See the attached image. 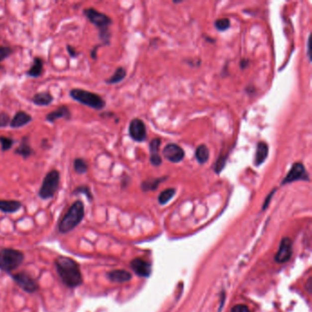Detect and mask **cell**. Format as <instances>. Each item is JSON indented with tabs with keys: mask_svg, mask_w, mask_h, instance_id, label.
I'll list each match as a JSON object with an SVG mask.
<instances>
[{
	"mask_svg": "<svg viewBox=\"0 0 312 312\" xmlns=\"http://www.w3.org/2000/svg\"><path fill=\"white\" fill-rule=\"evenodd\" d=\"M162 154H163L165 159H168L169 161L173 162V163L181 162L185 157V152H184L183 148L180 147L179 145L173 144V143L168 144L163 148Z\"/></svg>",
	"mask_w": 312,
	"mask_h": 312,
	"instance_id": "9c48e42d",
	"label": "cell"
},
{
	"mask_svg": "<svg viewBox=\"0 0 312 312\" xmlns=\"http://www.w3.org/2000/svg\"><path fill=\"white\" fill-rule=\"evenodd\" d=\"M70 97L75 101L94 110L101 111L105 107V101L99 95L92 92L74 88L70 91Z\"/></svg>",
	"mask_w": 312,
	"mask_h": 312,
	"instance_id": "277c9868",
	"label": "cell"
},
{
	"mask_svg": "<svg viewBox=\"0 0 312 312\" xmlns=\"http://www.w3.org/2000/svg\"><path fill=\"white\" fill-rule=\"evenodd\" d=\"M246 60H243L242 61V63H241V66H242V68H244L245 67V65H246Z\"/></svg>",
	"mask_w": 312,
	"mask_h": 312,
	"instance_id": "8d00e7d4",
	"label": "cell"
},
{
	"mask_svg": "<svg viewBox=\"0 0 312 312\" xmlns=\"http://www.w3.org/2000/svg\"><path fill=\"white\" fill-rule=\"evenodd\" d=\"M195 157H196V159L200 164H205L209 159L210 151L205 145H200L196 149Z\"/></svg>",
	"mask_w": 312,
	"mask_h": 312,
	"instance_id": "7402d4cb",
	"label": "cell"
},
{
	"mask_svg": "<svg viewBox=\"0 0 312 312\" xmlns=\"http://www.w3.org/2000/svg\"><path fill=\"white\" fill-rule=\"evenodd\" d=\"M15 143V140H13L10 137H6V136H0V144H1V150L2 152H6L8 151L9 149H11L13 145Z\"/></svg>",
	"mask_w": 312,
	"mask_h": 312,
	"instance_id": "83f0119b",
	"label": "cell"
},
{
	"mask_svg": "<svg viewBox=\"0 0 312 312\" xmlns=\"http://www.w3.org/2000/svg\"><path fill=\"white\" fill-rule=\"evenodd\" d=\"M131 268L139 277H148L151 272V267L149 263L144 261L140 258H136L131 262Z\"/></svg>",
	"mask_w": 312,
	"mask_h": 312,
	"instance_id": "4fadbf2b",
	"label": "cell"
},
{
	"mask_svg": "<svg viewBox=\"0 0 312 312\" xmlns=\"http://www.w3.org/2000/svg\"><path fill=\"white\" fill-rule=\"evenodd\" d=\"M89 169V166L87 164V162L85 161V159H81V158H77L74 160V170L75 173L82 175V174H85Z\"/></svg>",
	"mask_w": 312,
	"mask_h": 312,
	"instance_id": "d4e9b609",
	"label": "cell"
},
{
	"mask_svg": "<svg viewBox=\"0 0 312 312\" xmlns=\"http://www.w3.org/2000/svg\"><path fill=\"white\" fill-rule=\"evenodd\" d=\"M24 261V254L21 251L5 248L0 250V269L10 273L19 267Z\"/></svg>",
	"mask_w": 312,
	"mask_h": 312,
	"instance_id": "5b68a950",
	"label": "cell"
},
{
	"mask_svg": "<svg viewBox=\"0 0 312 312\" xmlns=\"http://www.w3.org/2000/svg\"><path fill=\"white\" fill-rule=\"evenodd\" d=\"M107 276L108 278L112 282H116V283H124L126 281H129L132 278L130 273L125 270H113L108 273Z\"/></svg>",
	"mask_w": 312,
	"mask_h": 312,
	"instance_id": "44dd1931",
	"label": "cell"
},
{
	"mask_svg": "<svg viewBox=\"0 0 312 312\" xmlns=\"http://www.w3.org/2000/svg\"><path fill=\"white\" fill-rule=\"evenodd\" d=\"M175 193H176V190H175V189L170 188V189L165 190V191H163L162 193L159 194V204L162 205L168 204V203L170 202V200L173 198V196L175 195Z\"/></svg>",
	"mask_w": 312,
	"mask_h": 312,
	"instance_id": "484cf974",
	"label": "cell"
},
{
	"mask_svg": "<svg viewBox=\"0 0 312 312\" xmlns=\"http://www.w3.org/2000/svg\"><path fill=\"white\" fill-rule=\"evenodd\" d=\"M214 26H215V28L219 31H224V30H226V29L230 28L231 23H230V20L228 18H220V19L216 20L215 23H214Z\"/></svg>",
	"mask_w": 312,
	"mask_h": 312,
	"instance_id": "f1b7e54d",
	"label": "cell"
},
{
	"mask_svg": "<svg viewBox=\"0 0 312 312\" xmlns=\"http://www.w3.org/2000/svg\"><path fill=\"white\" fill-rule=\"evenodd\" d=\"M54 98L49 93H38L34 95V97L31 98V102L33 103L36 105L39 106H47L50 105L51 103L53 102Z\"/></svg>",
	"mask_w": 312,
	"mask_h": 312,
	"instance_id": "ffe728a7",
	"label": "cell"
},
{
	"mask_svg": "<svg viewBox=\"0 0 312 312\" xmlns=\"http://www.w3.org/2000/svg\"><path fill=\"white\" fill-rule=\"evenodd\" d=\"M85 205L82 201L74 202L73 205L69 208L66 214L63 216V219L59 222L58 229L62 233H70L75 227L78 226L81 221L85 217Z\"/></svg>",
	"mask_w": 312,
	"mask_h": 312,
	"instance_id": "7a4b0ae2",
	"label": "cell"
},
{
	"mask_svg": "<svg viewBox=\"0 0 312 312\" xmlns=\"http://www.w3.org/2000/svg\"><path fill=\"white\" fill-rule=\"evenodd\" d=\"M13 53V50L10 47L7 46H0V63L5 61L6 58L11 55Z\"/></svg>",
	"mask_w": 312,
	"mask_h": 312,
	"instance_id": "f546056e",
	"label": "cell"
},
{
	"mask_svg": "<svg viewBox=\"0 0 312 312\" xmlns=\"http://www.w3.org/2000/svg\"><path fill=\"white\" fill-rule=\"evenodd\" d=\"M13 279L21 290L28 293H34L39 290V285L36 282V280L27 273H17L13 276Z\"/></svg>",
	"mask_w": 312,
	"mask_h": 312,
	"instance_id": "ba28073f",
	"label": "cell"
},
{
	"mask_svg": "<svg viewBox=\"0 0 312 312\" xmlns=\"http://www.w3.org/2000/svg\"><path fill=\"white\" fill-rule=\"evenodd\" d=\"M129 136L133 140L142 142L147 138V129L144 122L139 118H135L131 121L129 125Z\"/></svg>",
	"mask_w": 312,
	"mask_h": 312,
	"instance_id": "30bf717a",
	"label": "cell"
},
{
	"mask_svg": "<svg viewBox=\"0 0 312 312\" xmlns=\"http://www.w3.org/2000/svg\"><path fill=\"white\" fill-rule=\"evenodd\" d=\"M71 120L72 112L66 105H61L56 110L52 111L46 115V121L49 123H54L58 119Z\"/></svg>",
	"mask_w": 312,
	"mask_h": 312,
	"instance_id": "7c38bea8",
	"label": "cell"
},
{
	"mask_svg": "<svg viewBox=\"0 0 312 312\" xmlns=\"http://www.w3.org/2000/svg\"><path fill=\"white\" fill-rule=\"evenodd\" d=\"M231 312H251L249 309L244 305H236L233 307Z\"/></svg>",
	"mask_w": 312,
	"mask_h": 312,
	"instance_id": "836d02e7",
	"label": "cell"
},
{
	"mask_svg": "<svg viewBox=\"0 0 312 312\" xmlns=\"http://www.w3.org/2000/svg\"><path fill=\"white\" fill-rule=\"evenodd\" d=\"M55 267L63 283L70 289L77 288L83 283L79 264L74 259L67 256H60L55 261Z\"/></svg>",
	"mask_w": 312,
	"mask_h": 312,
	"instance_id": "6da1fadb",
	"label": "cell"
},
{
	"mask_svg": "<svg viewBox=\"0 0 312 312\" xmlns=\"http://www.w3.org/2000/svg\"><path fill=\"white\" fill-rule=\"evenodd\" d=\"M310 40H311V38L309 37V39H308V43H307V50H308V56H309V59H310V61H311V56H310Z\"/></svg>",
	"mask_w": 312,
	"mask_h": 312,
	"instance_id": "d590c367",
	"label": "cell"
},
{
	"mask_svg": "<svg viewBox=\"0 0 312 312\" xmlns=\"http://www.w3.org/2000/svg\"><path fill=\"white\" fill-rule=\"evenodd\" d=\"M43 60L40 57H35L33 64L27 71L26 75L30 78H39L43 72Z\"/></svg>",
	"mask_w": 312,
	"mask_h": 312,
	"instance_id": "ac0fdd59",
	"label": "cell"
},
{
	"mask_svg": "<svg viewBox=\"0 0 312 312\" xmlns=\"http://www.w3.org/2000/svg\"><path fill=\"white\" fill-rule=\"evenodd\" d=\"M73 193L75 194V195H77V194H85V196H86V198L88 199L89 201H93V199H94L93 193H92L91 192V189H90L89 186H87V185H81V186H78V187L74 190V193Z\"/></svg>",
	"mask_w": 312,
	"mask_h": 312,
	"instance_id": "4316f807",
	"label": "cell"
},
{
	"mask_svg": "<svg viewBox=\"0 0 312 312\" xmlns=\"http://www.w3.org/2000/svg\"><path fill=\"white\" fill-rule=\"evenodd\" d=\"M10 116L5 112H0V127H6L10 124Z\"/></svg>",
	"mask_w": 312,
	"mask_h": 312,
	"instance_id": "4dcf8cb0",
	"label": "cell"
},
{
	"mask_svg": "<svg viewBox=\"0 0 312 312\" xmlns=\"http://www.w3.org/2000/svg\"><path fill=\"white\" fill-rule=\"evenodd\" d=\"M298 181H310L309 173L307 171L305 166L301 162H297L291 167L289 173L287 174L286 178L284 179L282 184H288Z\"/></svg>",
	"mask_w": 312,
	"mask_h": 312,
	"instance_id": "52a82bcc",
	"label": "cell"
},
{
	"mask_svg": "<svg viewBox=\"0 0 312 312\" xmlns=\"http://www.w3.org/2000/svg\"><path fill=\"white\" fill-rule=\"evenodd\" d=\"M268 156V146L265 142H259L257 144L256 152H255V166H260L265 162Z\"/></svg>",
	"mask_w": 312,
	"mask_h": 312,
	"instance_id": "d6986e66",
	"label": "cell"
},
{
	"mask_svg": "<svg viewBox=\"0 0 312 312\" xmlns=\"http://www.w3.org/2000/svg\"><path fill=\"white\" fill-rule=\"evenodd\" d=\"M60 172L57 170H51L49 171L44 177L42 184L39 191V197L41 200H49L51 199L55 193L58 192L60 187Z\"/></svg>",
	"mask_w": 312,
	"mask_h": 312,
	"instance_id": "8992f818",
	"label": "cell"
},
{
	"mask_svg": "<svg viewBox=\"0 0 312 312\" xmlns=\"http://www.w3.org/2000/svg\"><path fill=\"white\" fill-rule=\"evenodd\" d=\"M22 204L14 200H0V210L5 213H14L20 210Z\"/></svg>",
	"mask_w": 312,
	"mask_h": 312,
	"instance_id": "e0dca14e",
	"label": "cell"
},
{
	"mask_svg": "<svg viewBox=\"0 0 312 312\" xmlns=\"http://www.w3.org/2000/svg\"><path fill=\"white\" fill-rule=\"evenodd\" d=\"M84 15L90 22L95 25L99 30V37L103 40L104 45L110 43L109 26L112 24V19L104 13L98 11L94 7H87L84 9Z\"/></svg>",
	"mask_w": 312,
	"mask_h": 312,
	"instance_id": "3957f363",
	"label": "cell"
},
{
	"mask_svg": "<svg viewBox=\"0 0 312 312\" xmlns=\"http://www.w3.org/2000/svg\"><path fill=\"white\" fill-rule=\"evenodd\" d=\"M292 255V243L290 238L285 237L280 243L278 254L275 256V260L278 263H285L290 260Z\"/></svg>",
	"mask_w": 312,
	"mask_h": 312,
	"instance_id": "8fae6325",
	"label": "cell"
},
{
	"mask_svg": "<svg viewBox=\"0 0 312 312\" xmlns=\"http://www.w3.org/2000/svg\"><path fill=\"white\" fill-rule=\"evenodd\" d=\"M31 121H32L31 115H29L28 113L24 111H18L15 113L14 117L10 121L9 125L12 128H20L24 125H28V123H30Z\"/></svg>",
	"mask_w": 312,
	"mask_h": 312,
	"instance_id": "9a60e30c",
	"label": "cell"
},
{
	"mask_svg": "<svg viewBox=\"0 0 312 312\" xmlns=\"http://www.w3.org/2000/svg\"><path fill=\"white\" fill-rule=\"evenodd\" d=\"M101 46H103V44H100V45L95 46V47H94V49L92 50L91 56H92V58L94 59V60H96V59H97V51H98V49H99V48H100Z\"/></svg>",
	"mask_w": 312,
	"mask_h": 312,
	"instance_id": "e575fe53",
	"label": "cell"
},
{
	"mask_svg": "<svg viewBox=\"0 0 312 312\" xmlns=\"http://www.w3.org/2000/svg\"><path fill=\"white\" fill-rule=\"evenodd\" d=\"M66 50L68 51L69 55L70 57H72V58H77L78 55H79V52L76 51V49L73 47L72 45H67L66 46Z\"/></svg>",
	"mask_w": 312,
	"mask_h": 312,
	"instance_id": "d6a6232c",
	"label": "cell"
},
{
	"mask_svg": "<svg viewBox=\"0 0 312 312\" xmlns=\"http://www.w3.org/2000/svg\"><path fill=\"white\" fill-rule=\"evenodd\" d=\"M165 180H167L166 177L159 178V179H150L146 182H143L141 184L142 190L145 192L155 191L157 188L159 187V184Z\"/></svg>",
	"mask_w": 312,
	"mask_h": 312,
	"instance_id": "cb8c5ba5",
	"label": "cell"
},
{
	"mask_svg": "<svg viewBox=\"0 0 312 312\" xmlns=\"http://www.w3.org/2000/svg\"><path fill=\"white\" fill-rule=\"evenodd\" d=\"M125 76H126L125 69L123 68V67H119V68L115 70L114 74L109 79L105 81V83L107 85H115V84H118V83L122 82L123 80L125 79Z\"/></svg>",
	"mask_w": 312,
	"mask_h": 312,
	"instance_id": "603a6c76",
	"label": "cell"
},
{
	"mask_svg": "<svg viewBox=\"0 0 312 312\" xmlns=\"http://www.w3.org/2000/svg\"><path fill=\"white\" fill-rule=\"evenodd\" d=\"M226 164V157H220L218 160L216 161L215 167H214V170H215L216 173H220L221 170L224 169Z\"/></svg>",
	"mask_w": 312,
	"mask_h": 312,
	"instance_id": "1f68e13d",
	"label": "cell"
},
{
	"mask_svg": "<svg viewBox=\"0 0 312 312\" xmlns=\"http://www.w3.org/2000/svg\"><path fill=\"white\" fill-rule=\"evenodd\" d=\"M28 140L29 139H28V136H24L21 138V141H20V144L18 145V147L15 149V154L17 156L22 157L24 159H28L30 156H32L34 154V151L31 148V146L29 145Z\"/></svg>",
	"mask_w": 312,
	"mask_h": 312,
	"instance_id": "2e32d148",
	"label": "cell"
},
{
	"mask_svg": "<svg viewBox=\"0 0 312 312\" xmlns=\"http://www.w3.org/2000/svg\"><path fill=\"white\" fill-rule=\"evenodd\" d=\"M161 145L160 138H155L149 144V150H150V162L151 164L158 167L162 163L161 157L159 156V147Z\"/></svg>",
	"mask_w": 312,
	"mask_h": 312,
	"instance_id": "5bb4252c",
	"label": "cell"
}]
</instances>
